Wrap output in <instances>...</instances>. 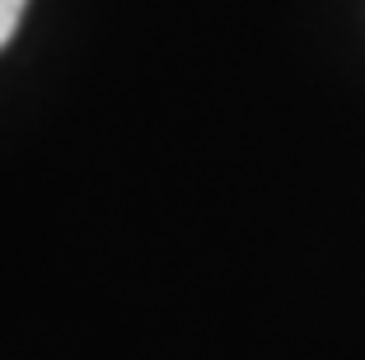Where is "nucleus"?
<instances>
[{
    "label": "nucleus",
    "mask_w": 365,
    "mask_h": 360,
    "mask_svg": "<svg viewBox=\"0 0 365 360\" xmlns=\"http://www.w3.org/2000/svg\"><path fill=\"white\" fill-rule=\"evenodd\" d=\"M24 5H29V0H0V52H5V47H10V38L19 33Z\"/></svg>",
    "instance_id": "1"
}]
</instances>
